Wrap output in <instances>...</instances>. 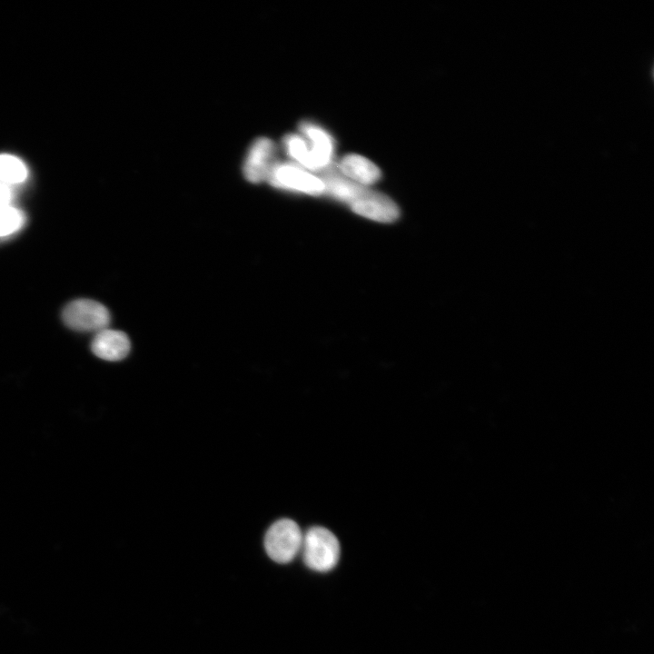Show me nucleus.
Segmentation results:
<instances>
[{
	"mask_svg": "<svg viewBox=\"0 0 654 654\" xmlns=\"http://www.w3.org/2000/svg\"><path fill=\"white\" fill-rule=\"evenodd\" d=\"M301 550L306 566L318 572L332 570L341 553L336 536L331 530L320 526L312 527L306 531L302 537Z\"/></svg>",
	"mask_w": 654,
	"mask_h": 654,
	"instance_id": "1",
	"label": "nucleus"
},
{
	"mask_svg": "<svg viewBox=\"0 0 654 654\" xmlns=\"http://www.w3.org/2000/svg\"><path fill=\"white\" fill-rule=\"evenodd\" d=\"M302 533L298 524L290 519L275 521L264 536L268 556L278 563L292 561L302 548Z\"/></svg>",
	"mask_w": 654,
	"mask_h": 654,
	"instance_id": "2",
	"label": "nucleus"
},
{
	"mask_svg": "<svg viewBox=\"0 0 654 654\" xmlns=\"http://www.w3.org/2000/svg\"><path fill=\"white\" fill-rule=\"evenodd\" d=\"M64 324L77 332H99L110 322V312L102 303L90 299L69 302L62 312Z\"/></svg>",
	"mask_w": 654,
	"mask_h": 654,
	"instance_id": "3",
	"label": "nucleus"
},
{
	"mask_svg": "<svg viewBox=\"0 0 654 654\" xmlns=\"http://www.w3.org/2000/svg\"><path fill=\"white\" fill-rule=\"evenodd\" d=\"M267 180L273 186L282 189L315 196L324 193V184L320 177L292 164H274Z\"/></svg>",
	"mask_w": 654,
	"mask_h": 654,
	"instance_id": "4",
	"label": "nucleus"
},
{
	"mask_svg": "<svg viewBox=\"0 0 654 654\" xmlns=\"http://www.w3.org/2000/svg\"><path fill=\"white\" fill-rule=\"evenodd\" d=\"M349 205L355 213L380 223H392L399 217V208L391 199L368 187Z\"/></svg>",
	"mask_w": 654,
	"mask_h": 654,
	"instance_id": "5",
	"label": "nucleus"
},
{
	"mask_svg": "<svg viewBox=\"0 0 654 654\" xmlns=\"http://www.w3.org/2000/svg\"><path fill=\"white\" fill-rule=\"evenodd\" d=\"M275 146L268 138H259L249 150L243 166V173L251 183L267 180L272 163Z\"/></svg>",
	"mask_w": 654,
	"mask_h": 654,
	"instance_id": "6",
	"label": "nucleus"
},
{
	"mask_svg": "<svg viewBox=\"0 0 654 654\" xmlns=\"http://www.w3.org/2000/svg\"><path fill=\"white\" fill-rule=\"evenodd\" d=\"M91 349L97 357L115 362L121 361L128 355L131 344L124 332L105 328L96 332L92 341Z\"/></svg>",
	"mask_w": 654,
	"mask_h": 654,
	"instance_id": "7",
	"label": "nucleus"
},
{
	"mask_svg": "<svg viewBox=\"0 0 654 654\" xmlns=\"http://www.w3.org/2000/svg\"><path fill=\"white\" fill-rule=\"evenodd\" d=\"M300 129L310 140L317 171L322 173L330 168L334 146L332 136L321 127L311 123H302Z\"/></svg>",
	"mask_w": 654,
	"mask_h": 654,
	"instance_id": "8",
	"label": "nucleus"
},
{
	"mask_svg": "<svg viewBox=\"0 0 654 654\" xmlns=\"http://www.w3.org/2000/svg\"><path fill=\"white\" fill-rule=\"evenodd\" d=\"M339 169L343 176L364 186L374 183L382 175L378 166L358 154L344 156L339 164Z\"/></svg>",
	"mask_w": 654,
	"mask_h": 654,
	"instance_id": "9",
	"label": "nucleus"
},
{
	"mask_svg": "<svg viewBox=\"0 0 654 654\" xmlns=\"http://www.w3.org/2000/svg\"><path fill=\"white\" fill-rule=\"evenodd\" d=\"M288 154L303 167L317 171L310 144L302 136L289 134L283 139Z\"/></svg>",
	"mask_w": 654,
	"mask_h": 654,
	"instance_id": "10",
	"label": "nucleus"
},
{
	"mask_svg": "<svg viewBox=\"0 0 654 654\" xmlns=\"http://www.w3.org/2000/svg\"><path fill=\"white\" fill-rule=\"evenodd\" d=\"M28 175L25 164L12 154H0V182L8 185L24 182Z\"/></svg>",
	"mask_w": 654,
	"mask_h": 654,
	"instance_id": "11",
	"label": "nucleus"
},
{
	"mask_svg": "<svg viewBox=\"0 0 654 654\" xmlns=\"http://www.w3.org/2000/svg\"><path fill=\"white\" fill-rule=\"evenodd\" d=\"M25 222V213L11 205L0 209V237H5L19 231Z\"/></svg>",
	"mask_w": 654,
	"mask_h": 654,
	"instance_id": "12",
	"label": "nucleus"
},
{
	"mask_svg": "<svg viewBox=\"0 0 654 654\" xmlns=\"http://www.w3.org/2000/svg\"><path fill=\"white\" fill-rule=\"evenodd\" d=\"M12 196L10 185L0 182V209L10 205Z\"/></svg>",
	"mask_w": 654,
	"mask_h": 654,
	"instance_id": "13",
	"label": "nucleus"
}]
</instances>
